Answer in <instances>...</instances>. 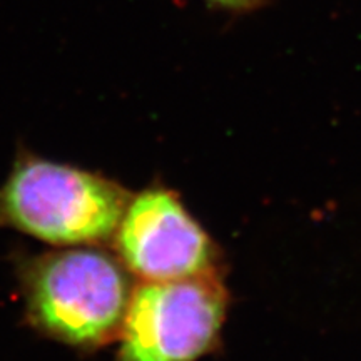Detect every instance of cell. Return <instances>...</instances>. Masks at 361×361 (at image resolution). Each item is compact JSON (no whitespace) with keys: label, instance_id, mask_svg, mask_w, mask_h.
I'll list each match as a JSON object with an SVG mask.
<instances>
[{"label":"cell","instance_id":"1","mask_svg":"<svg viewBox=\"0 0 361 361\" xmlns=\"http://www.w3.org/2000/svg\"><path fill=\"white\" fill-rule=\"evenodd\" d=\"M129 201L114 180L24 156L0 188V226L56 246H94L114 238Z\"/></svg>","mask_w":361,"mask_h":361},{"label":"cell","instance_id":"2","mask_svg":"<svg viewBox=\"0 0 361 361\" xmlns=\"http://www.w3.org/2000/svg\"><path fill=\"white\" fill-rule=\"evenodd\" d=\"M29 318L40 331L74 346H97L121 333L133 288L109 252L74 246L35 258L24 276Z\"/></svg>","mask_w":361,"mask_h":361},{"label":"cell","instance_id":"3","mask_svg":"<svg viewBox=\"0 0 361 361\" xmlns=\"http://www.w3.org/2000/svg\"><path fill=\"white\" fill-rule=\"evenodd\" d=\"M228 310L216 274L134 288L121 326L119 361H197L214 348Z\"/></svg>","mask_w":361,"mask_h":361},{"label":"cell","instance_id":"4","mask_svg":"<svg viewBox=\"0 0 361 361\" xmlns=\"http://www.w3.org/2000/svg\"><path fill=\"white\" fill-rule=\"evenodd\" d=\"M114 245L124 268L147 283L216 274V247L174 192L146 189L130 197Z\"/></svg>","mask_w":361,"mask_h":361},{"label":"cell","instance_id":"5","mask_svg":"<svg viewBox=\"0 0 361 361\" xmlns=\"http://www.w3.org/2000/svg\"><path fill=\"white\" fill-rule=\"evenodd\" d=\"M211 6L223 7V8H231V11H243V8H251L261 0H206Z\"/></svg>","mask_w":361,"mask_h":361}]
</instances>
